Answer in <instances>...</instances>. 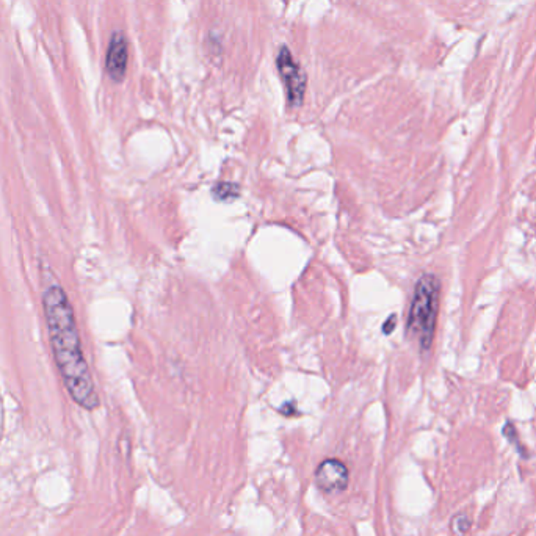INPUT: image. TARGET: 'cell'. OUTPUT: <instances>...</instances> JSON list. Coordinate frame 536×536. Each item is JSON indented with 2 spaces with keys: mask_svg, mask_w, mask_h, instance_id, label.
<instances>
[{
  "mask_svg": "<svg viewBox=\"0 0 536 536\" xmlns=\"http://www.w3.org/2000/svg\"><path fill=\"white\" fill-rule=\"evenodd\" d=\"M41 298L50 348L64 388L78 407L93 411L99 407V395L85 359L76 313L66 290L50 267L43 268Z\"/></svg>",
  "mask_w": 536,
  "mask_h": 536,
  "instance_id": "6da1fadb",
  "label": "cell"
},
{
  "mask_svg": "<svg viewBox=\"0 0 536 536\" xmlns=\"http://www.w3.org/2000/svg\"><path fill=\"white\" fill-rule=\"evenodd\" d=\"M441 284L435 274L427 273L417 281L408 316V332L427 351L433 344L437 311H439Z\"/></svg>",
  "mask_w": 536,
  "mask_h": 536,
  "instance_id": "7a4b0ae2",
  "label": "cell"
},
{
  "mask_svg": "<svg viewBox=\"0 0 536 536\" xmlns=\"http://www.w3.org/2000/svg\"><path fill=\"white\" fill-rule=\"evenodd\" d=\"M278 69L281 78H283L287 91V99H289L290 106L299 107L304 99L307 77L285 45L281 48L278 54Z\"/></svg>",
  "mask_w": 536,
  "mask_h": 536,
  "instance_id": "3957f363",
  "label": "cell"
},
{
  "mask_svg": "<svg viewBox=\"0 0 536 536\" xmlns=\"http://www.w3.org/2000/svg\"><path fill=\"white\" fill-rule=\"evenodd\" d=\"M348 467L341 460H325L316 469V483L325 493L344 491L348 485Z\"/></svg>",
  "mask_w": 536,
  "mask_h": 536,
  "instance_id": "277c9868",
  "label": "cell"
},
{
  "mask_svg": "<svg viewBox=\"0 0 536 536\" xmlns=\"http://www.w3.org/2000/svg\"><path fill=\"white\" fill-rule=\"evenodd\" d=\"M127 60H129V50H127V41L121 31H116L113 36L110 38L108 49H107V58H106V69L110 78L115 82H122L124 77L127 73Z\"/></svg>",
  "mask_w": 536,
  "mask_h": 536,
  "instance_id": "5b68a950",
  "label": "cell"
},
{
  "mask_svg": "<svg viewBox=\"0 0 536 536\" xmlns=\"http://www.w3.org/2000/svg\"><path fill=\"white\" fill-rule=\"evenodd\" d=\"M213 198L221 202H231L240 196V187L234 182H217L212 188Z\"/></svg>",
  "mask_w": 536,
  "mask_h": 536,
  "instance_id": "8992f818",
  "label": "cell"
},
{
  "mask_svg": "<svg viewBox=\"0 0 536 536\" xmlns=\"http://www.w3.org/2000/svg\"><path fill=\"white\" fill-rule=\"evenodd\" d=\"M469 528H470V519L466 514H458L452 519V530L455 532V535L458 536L466 535L469 532Z\"/></svg>",
  "mask_w": 536,
  "mask_h": 536,
  "instance_id": "52a82bcc",
  "label": "cell"
},
{
  "mask_svg": "<svg viewBox=\"0 0 536 536\" xmlns=\"http://www.w3.org/2000/svg\"><path fill=\"white\" fill-rule=\"evenodd\" d=\"M395 323H397V317L395 316H390L388 322H386L384 326H383L384 334H390V332L394 331V328H395Z\"/></svg>",
  "mask_w": 536,
  "mask_h": 536,
  "instance_id": "ba28073f",
  "label": "cell"
}]
</instances>
